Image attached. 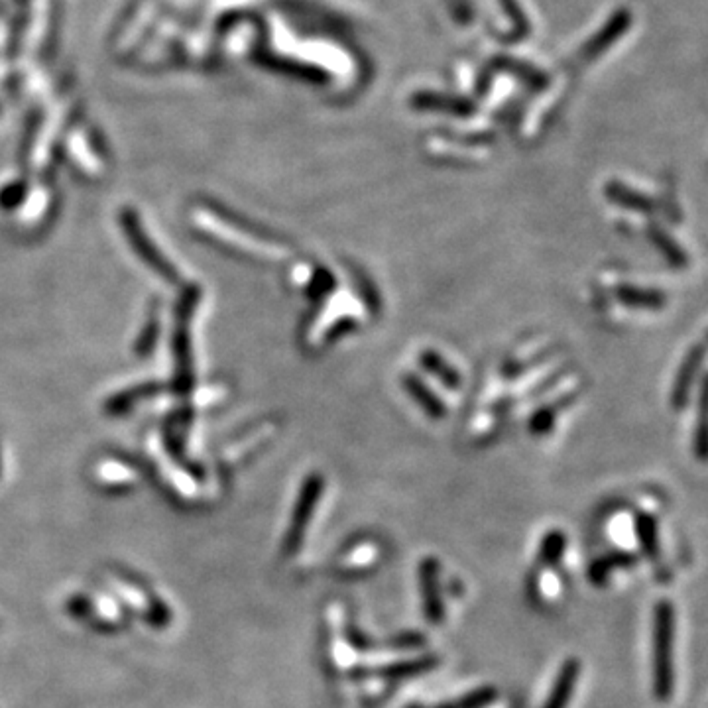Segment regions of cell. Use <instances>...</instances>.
<instances>
[{
  "mask_svg": "<svg viewBox=\"0 0 708 708\" xmlns=\"http://www.w3.org/2000/svg\"><path fill=\"white\" fill-rule=\"evenodd\" d=\"M671 608L661 604L655 616V689L661 697L671 687Z\"/></svg>",
  "mask_w": 708,
  "mask_h": 708,
  "instance_id": "6da1fadb",
  "label": "cell"
},
{
  "mask_svg": "<svg viewBox=\"0 0 708 708\" xmlns=\"http://www.w3.org/2000/svg\"><path fill=\"white\" fill-rule=\"evenodd\" d=\"M321 480L319 478H313L305 484L301 496H299V502L295 506L294 518H292V524H290V530H288V535H286V543H284V551L286 555H294L295 551L299 549L301 541H303V533L307 530L309 526V518L319 502V496H321Z\"/></svg>",
  "mask_w": 708,
  "mask_h": 708,
  "instance_id": "7a4b0ae2",
  "label": "cell"
},
{
  "mask_svg": "<svg viewBox=\"0 0 708 708\" xmlns=\"http://www.w3.org/2000/svg\"><path fill=\"white\" fill-rule=\"evenodd\" d=\"M419 590L423 614L431 624H441L445 618V604L439 583V565L435 559H425L419 565Z\"/></svg>",
  "mask_w": 708,
  "mask_h": 708,
  "instance_id": "3957f363",
  "label": "cell"
},
{
  "mask_svg": "<svg viewBox=\"0 0 708 708\" xmlns=\"http://www.w3.org/2000/svg\"><path fill=\"white\" fill-rule=\"evenodd\" d=\"M437 657L427 655V657H417L410 661H398L390 665H382L376 669H360L354 675L362 677H376V679H386V681H398V679H412L421 673H427L437 667Z\"/></svg>",
  "mask_w": 708,
  "mask_h": 708,
  "instance_id": "277c9868",
  "label": "cell"
},
{
  "mask_svg": "<svg viewBox=\"0 0 708 708\" xmlns=\"http://www.w3.org/2000/svg\"><path fill=\"white\" fill-rule=\"evenodd\" d=\"M579 663L575 659H569L563 669L559 671L557 679H555V685L545 701V705L541 708H567L569 703H571V697H573V691H575V685H577V679H579Z\"/></svg>",
  "mask_w": 708,
  "mask_h": 708,
  "instance_id": "5b68a950",
  "label": "cell"
},
{
  "mask_svg": "<svg viewBox=\"0 0 708 708\" xmlns=\"http://www.w3.org/2000/svg\"><path fill=\"white\" fill-rule=\"evenodd\" d=\"M496 699V691L492 687H482V689H476L472 691L469 695H463L459 699H453V701H447V703H441V705H433V707H408V708H486L488 705H492Z\"/></svg>",
  "mask_w": 708,
  "mask_h": 708,
  "instance_id": "8992f818",
  "label": "cell"
},
{
  "mask_svg": "<svg viewBox=\"0 0 708 708\" xmlns=\"http://www.w3.org/2000/svg\"><path fill=\"white\" fill-rule=\"evenodd\" d=\"M565 549V537L561 533H549L541 545V561L555 563Z\"/></svg>",
  "mask_w": 708,
  "mask_h": 708,
  "instance_id": "52a82bcc",
  "label": "cell"
}]
</instances>
